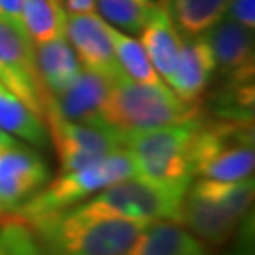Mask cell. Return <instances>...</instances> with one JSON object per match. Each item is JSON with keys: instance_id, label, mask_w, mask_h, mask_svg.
Returning a JSON list of instances; mask_svg holds the SVG:
<instances>
[{"instance_id": "9", "label": "cell", "mask_w": 255, "mask_h": 255, "mask_svg": "<svg viewBox=\"0 0 255 255\" xmlns=\"http://www.w3.org/2000/svg\"><path fill=\"white\" fill-rule=\"evenodd\" d=\"M51 180L49 164L32 147H0V214L13 212Z\"/></svg>"}, {"instance_id": "27", "label": "cell", "mask_w": 255, "mask_h": 255, "mask_svg": "<svg viewBox=\"0 0 255 255\" xmlns=\"http://www.w3.org/2000/svg\"><path fill=\"white\" fill-rule=\"evenodd\" d=\"M151 2H153V4H157V2H159V0H151Z\"/></svg>"}, {"instance_id": "21", "label": "cell", "mask_w": 255, "mask_h": 255, "mask_svg": "<svg viewBox=\"0 0 255 255\" xmlns=\"http://www.w3.org/2000/svg\"><path fill=\"white\" fill-rule=\"evenodd\" d=\"M110 36L116 49V57L121 72L132 82L138 83H163L161 76L157 74L153 64L147 57L144 46L128 34H123L119 28L110 25Z\"/></svg>"}, {"instance_id": "17", "label": "cell", "mask_w": 255, "mask_h": 255, "mask_svg": "<svg viewBox=\"0 0 255 255\" xmlns=\"http://www.w3.org/2000/svg\"><path fill=\"white\" fill-rule=\"evenodd\" d=\"M0 128L13 138L25 140L36 147L49 144V134L44 118L23 102L15 93H11L0 82Z\"/></svg>"}, {"instance_id": "20", "label": "cell", "mask_w": 255, "mask_h": 255, "mask_svg": "<svg viewBox=\"0 0 255 255\" xmlns=\"http://www.w3.org/2000/svg\"><path fill=\"white\" fill-rule=\"evenodd\" d=\"M64 13L61 0H25L21 25L34 44L49 42L64 34Z\"/></svg>"}, {"instance_id": "2", "label": "cell", "mask_w": 255, "mask_h": 255, "mask_svg": "<svg viewBox=\"0 0 255 255\" xmlns=\"http://www.w3.org/2000/svg\"><path fill=\"white\" fill-rule=\"evenodd\" d=\"M147 223L61 212L34 225L44 255H125Z\"/></svg>"}, {"instance_id": "3", "label": "cell", "mask_w": 255, "mask_h": 255, "mask_svg": "<svg viewBox=\"0 0 255 255\" xmlns=\"http://www.w3.org/2000/svg\"><path fill=\"white\" fill-rule=\"evenodd\" d=\"M193 178L240 182L254 176V125L252 119L197 121L191 142Z\"/></svg>"}, {"instance_id": "11", "label": "cell", "mask_w": 255, "mask_h": 255, "mask_svg": "<svg viewBox=\"0 0 255 255\" xmlns=\"http://www.w3.org/2000/svg\"><path fill=\"white\" fill-rule=\"evenodd\" d=\"M202 36L214 53L218 70L231 82H254V30L223 17Z\"/></svg>"}, {"instance_id": "1", "label": "cell", "mask_w": 255, "mask_h": 255, "mask_svg": "<svg viewBox=\"0 0 255 255\" xmlns=\"http://www.w3.org/2000/svg\"><path fill=\"white\" fill-rule=\"evenodd\" d=\"M197 119H201V102H185L164 83H138L125 74L114 78L102 106V121L123 136Z\"/></svg>"}, {"instance_id": "16", "label": "cell", "mask_w": 255, "mask_h": 255, "mask_svg": "<svg viewBox=\"0 0 255 255\" xmlns=\"http://www.w3.org/2000/svg\"><path fill=\"white\" fill-rule=\"evenodd\" d=\"M34 57L40 82L51 97H59L66 91L82 74V64L64 34L49 42L34 44Z\"/></svg>"}, {"instance_id": "25", "label": "cell", "mask_w": 255, "mask_h": 255, "mask_svg": "<svg viewBox=\"0 0 255 255\" xmlns=\"http://www.w3.org/2000/svg\"><path fill=\"white\" fill-rule=\"evenodd\" d=\"M25 0H0V13L9 19L21 21V9Z\"/></svg>"}, {"instance_id": "24", "label": "cell", "mask_w": 255, "mask_h": 255, "mask_svg": "<svg viewBox=\"0 0 255 255\" xmlns=\"http://www.w3.org/2000/svg\"><path fill=\"white\" fill-rule=\"evenodd\" d=\"M61 6H63L64 13H70V15L91 13L97 8L95 0H61Z\"/></svg>"}, {"instance_id": "6", "label": "cell", "mask_w": 255, "mask_h": 255, "mask_svg": "<svg viewBox=\"0 0 255 255\" xmlns=\"http://www.w3.org/2000/svg\"><path fill=\"white\" fill-rule=\"evenodd\" d=\"M197 121L125 134L123 147L132 157L136 176L187 191L195 180L191 168V142Z\"/></svg>"}, {"instance_id": "18", "label": "cell", "mask_w": 255, "mask_h": 255, "mask_svg": "<svg viewBox=\"0 0 255 255\" xmlns=\"http://www.w3.org/2000/svg\"><path fill=\"white\" fill-rule=\"evenodd\" d=\"M0 66L42 85L36 70L34 42L23 28L21 21L6 15H0Z\"/></svg>"}, {"instance_id": "26", "label": "cell", "mask_w": 255, "mask_h": 255, "mask_svg": "<svg viewBox=\"0 0 255 255\" xmlns=\"http://www.w3.org/2000/svg\"><path fill=\"white\" fill-rule=\"evenodd\" d=\"M13 142H17V140H15V138L11 136V134H8L6 130H2V128H0V147L11 146Z\"/></svg>"}, {"instance_id": "13", "label": "cell", "mask_w": 255, "mask_h": 255, "mask_svg": "<svg viewBox=\"0 0 255 255\" xmlns=\"http://www.w3.org/2000/svg\"><path fill=\"white\" fill-rule=\"evenodd\" d=\"M216 72V59L204 36H185L182 38L176 70L166 83L182 101L199 104Z\"/></svg>"}, {"instance_id": "23", "label": "cell", "mask_w": 255, "mask_h": 255, "mask_svg": "<svg viewBox=\"0 0 255 255\" xmlns=\"http://www.w3.org/2000/svg\"><path fill=\"white\" fill-rule=\"evenodd\" d=\"M227 13L229 17L250 30L255 28V0H231Z\"/></svg>"}, {"instance_id": "7", "label": "cell", "mask_w": 255, "mask_h": 255, "mask_svg": "<svg viewBox=\"0 0 255 255\" xmlns=\"http://www.w3.org/2000/svg\"><path fill=\"white\" fill-rule=\"evenodd\" d=\"M185 193L187 191L149 182L142 176H130L104 187L64 212L78 216H112L136 221L168 219L182 223Z\"/></svg>"}, {"instance_id": "5", "label": "cell", "mask_w": 255, "mask_h": 255, "mask_svg": "<svg viewBox=\"0 0 255 255\" xmlns=\"http://www.w3.org/2000/svg\"><path fill=\"white\" fill-rule=\"evenodd\" d=\"M130 176H136L132 157L125 147H119L104 155L97 163L70 172H61L13 212L32 223H38L72 208L104 187Z\"/></svg>"}, {"instance_id": "4", "label": "cell", "mask_w": 255, "mask_h": 255, "mask_svg": "<svg viewBox=\"0 0 255 255\" xmlns=\"http://www.w3.org/2000/svg\"><path fill=\"white\" fill-rule=\"evenodd\" d=\"M254 201V178L219 182L197 178L183 197L182 225L210 244H223L248 216Z\"/></svg>"}, {"instance_id": "15", "label": "cell", "mask_w": 255, "mask_h": 255, "mask_svg": "<svg viewBox=\"0 0 255 255\" xmlns=\"http://www.w3.org/2000/svg\"><path fill=\"white\" fill-rule=\"evenodd\" d=\"M125 255H210L199 237L168 219L149 221Z\"/></svg>"}, {"instance_id": "22", "label": "cell", "mask_w": 255, "mask_h": 255, "mask_svg": "<svg viewBox=\"0 0 255 255\" xmlns=\"http://www.w3.org/2000/svg\"><path fill=\"white\" fill-rule=\"evenodd\" d=\"M95 4L108 25L132 34L142 30L155 6L151 0H95Z\"/></svg>"}, {"instance_id": "10", "label": "cell", "mask_w": 255, "mask_h": 255, "mask_svg": "<svg viewBox=\"0 0 255 255\" xmlns=\"http://www.w3.org/2000/svg\"><path fill=\"white\" fill-rule=\"evenodd\" d=\"M64 36L85 70L106 74L112 78L123 74L112 44L110 25L95 11L80 15L66 13Z\"/></svg>"}, {"instance_id": "8", "label": "cell", "mask_w": 255, "mask_h": 255, "mask_svg": "<svg viewBox=\"0 0 255 255\" xmlns=\"http://www.w3.org/2000/svg\"><path fill=\"white\" fill-rule=\"evenodd\" d=\"M44 119L47 121V134L59 157L61 172L97 163L125 144V136L108 125L78 123L61 118L49 101H44Z\"/></svg>"}, {"instance_id": "12", "label": "cell", "mask_w": 255, "mask_h": 255, "mask_svg": "<svg viewBox=\"0 0 255 255\" xmlns=\"http://www.w3.org/2000/svg\"><path fill=\"white\" fill-rule=\"evenodd\" d=\"M112 83H114L112 76L93 70H82L78 80L66 91L61 93L59 97L47 95L46 101H49V104L61 118L68 121L106 125L102 121V106L106 102Z\"/></svg>"}, {"instance_id": "28", "label": "cell", "mask_w": 255, "mask_h": 255, "mask_svg": "<svg viewBox=\"0 0 255 255\" xmlns=\"http://www.w3.org/2000/svg\"><path fill=\"white\" fill-rule=\"evenodd\" d=\"M0 15H2V13H0Z\"/></svg>"}, {"instance_id": "14", "label": "cell", "mask_w": 255, "mask_h": 255, "mask_svg": "<svg viewBox=\"0 0 255 255\" xmlns=\"http://www.w3.org/2000/svg\"><path fill=\"white\" fill-rule=\"evenodd\" d=\"M140 36H142L140 44L146 49L153 68L161 76V80L168 82L178 64L182 36L168 13L166 0H159L153 6L149 17L140 30Z\"/></svg>"}, {"instance_id": "19", "label": "cell", "mask_w": 255, "mask_h": 255, "mask_svg": "<svg viewBox=\"0 0 255 255\" xmlns=\"http://www.w3.org/2000/svg\"><path fill=\"white\" fill-rule=\"evenodd\" d=\"M231 0H166L176 28L183 36H201L227 15Z\"/></svg>"}]
</instances>
